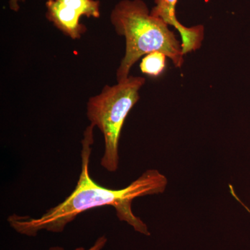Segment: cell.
Segmentation results:
<instances>
[{
    "label": "cell",
    "mask_w": 250,
    "mask_h": 250,
    "mask_svg": "<svg viewBox=\"0 0 250 250\" xmlns=\"http://www.w3.org/2000/svg\"><path fill=\"white\" fill-rule=\"evenodd\" d=\"M107 238L105 236H103L100 237V238L97 239V241H95V243H94L93 246L90 247L89 249L85 250V248H76V249L74 250H102L103 249L104 247L105 246L106 243H107ZM47 250H65L64 248H62V247L56 246V247H52V248H49V249Z\"/></svg>",
    "instance_id": "obj_7"
},
{
    "label": "cell",
    "mask_w": 250,
    "mask_h": 250,
    "mask_svg": "<svg viewBox=\"0 0 250 250\" xmlns=\"http://www.w3.org/2000/svg\"><path fill=\"white\" fill-rule=\"evenodd\" d=\"M26 0H9V5L10 9L12 10L14 12H18L21 9L20 6V3H23Z\"/></svg>",
    "instance_id": "obj_8"
},
{
    "label": "cell",
    "mask_w": 250,
    "mask_h": 250,
    "mask_svg": "<svg viewBox=\"0 0 250 250\" xmlns=\"http://www.w3.org/2000/svg\"><path fill=\"white\" fill-rule=\"evenodd\" d=\"M146 83L142 77L131 76L114 85H105L101 93L88 100L86 116L98 126L104 139V152L100 164L110 172L119 166V141L126 117L139 100V91Z\"/></svg>",
    "instance_id": "obj_3"
},
{
    "label": "cell",
    "mask_w": 250,
    "mask_h": 250,
    "mask_svg": "<svg viewBox=\"0 0 250 250\" xmlns=\"http://www.w3.org/2000/svg\"><path fill=\"white\" fill-rule=\"evenodd\" d=\"M166 57L160 52H154L147 54L140 65L141 72L151 77L160 75L166 67Z\"/></svg>",
    "instance_id": "obj_6"
},
{
    "label": "cell",
    "mask_w": 250,
    "mask_h": 250,
    "mask_svg": "<svg viewBox=\"0 0 250 250\" xmlns=\"http://www.w3.org/2000/svg\"><path fill=\"white\" fill-rule=\"evenodd\" d=\"M110 20L126 43L124 57L117 70L118 82L127 79L133 65L152 52L165 54L175 67L183 65L182 43L164 20L151 14L143 0H121L112 10Z\"/></svg>",
    "instance_id": "obj_2"
},
{
    "label": "cell",
    "mask_w": 250,
    "mask_h": 250,
    "mask_svg": "<svg viewBox=\"0 0 250 250\" xmlns=\"http://www.w3.org/2000/svg\"><path fill=\"white\" fill-rule=\"evenodd\" d=\"M46 18L59 30L73 40L80 39L87 31L80 22L82 16L99 18V0H47Z\"/></svg>",
    "instance_id": "obj_4"
},
{
    "label": "cell",
    "mask_w": 250,
    "mask_h": 250,
    "mask_svg": "<svg viewBox=\"0 0 250 250\" xmlns=\"http://www.w3.org/2000/svg\"><path fill=\"white\" fill-rule=\"evenodd\" d=\"M91 124L87 126L82 141V171L75 190L62 203L46 210L41 216L33 218L13 214L8 217L10 226L21 234L35 236L42 230L60 233L67 224L81 213L102 207H112L121 221L126 222L135 231L149 236L147 225L133 213L131 206L135 199L163 193L167 179L159 170H148L127 187L111 189L102 187L90 177L89 164L94 143Z\"/></svg>",
    "instance_id": "obj_1"
},
{
    "label": "cell",
    "mask_w": 250,
    "mask_h": 250,
    "mask_svg": "<svg viewBox=\"0 0 250 250\" xmlns=\"http://www.w3.org/2000/svg\"><path fill=\"white\" fill-rule=\"evenodd\" d=\"M177 1L178 0H154L155 6L150 13L177 29L182 38V51L186 55L200 48L205 38V27L203 25L188 27L179 22L176 16Z\"/></svg>",
    "instance_id": "obj_5"
}]
</instances>
